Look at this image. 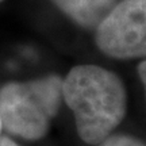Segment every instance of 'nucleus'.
<instances>
[{
  "mask_svg": "<svg viewBox=\"0 0 146 146\" xmlns=\"http://www.w3.org/2000/svg\"><path fill=\"white\" fill-rule=\"evenodd\" d=\"M62 99L72 110L78 137L99 145L123 120L127 92L115 73L96 65H78L62 80Z\"/></svg>",
  "mask_w": 146,
  "mask_h": 146,
  "instance_id": "nucleus-1",
  "label": "nucleus"
},
{
  "mask_svg": "<svg viewBox=\"0 0 146 146\" xmlns=\"http://www.w3.org/2000/svg\"><path fill=\"white\" fill-rule=\"evenodd\" d=\"M62 100V78L57 74L0 89V120L5 130L35 141L46 135Z\"/></svg>",
  "mask_w": 146,
  "mask_h": 146,
  "instance_id": "nucleus-2",
  "label": "nucleus"
},
{
  "mask_svg": "<svg viewBox=\"0 0 146 146\" xmlns=\"http://www.w3.org/2000/svg\"><path fill=\"white\" fill-rule=\"evenodd\" d=\"M95 41L114 58L143 57L146 53V0H122L102 19Z\"/></svg>",
  "mask_w": 146,
  "mask_h": 146,
  "instance_id": "nucleus-3",
  "label": "nucleus"
},
{
  "mask_svg": "<svg viewBox=\"0 0 146 146\" xmlns=\"http://www.w3.org/2000/svg\"><path fill=\"white\" fill-rule=\"evenodd\" d=\"M74 23L85 29H95L99 25L116 0H52Z\"/></svg>",
  "mask_w": 146,
  "mask_h": 146,
  "instance_id": "nucleus-4",
  "label": "nucleus"
},
{
  "mask_svg": "<svg viewBox=\"0 0 146 146\" xmlns=\"http://www.w3.org/2000/svg\"><path fill=\"white\" fill-rule=\"evenodd\" d=\"M99 146H145L139 139L127 135H112L107 137L104 141H102Z\"/></svg>",
  "mask_w": 146,
  "mask_h": 146,
  "instance_id": "nucleus-5",
  "label": "nucleus"
},
{
  "mask_svg": "<svg viewBox=\"0 0 146 146\" xmlns=\"http://www.w3.org/2000/svg\"><path fill=\"white\" fill-rule=\"evenodd\" d=\"M0 146H19L16 142L10 139L8 137H0Z\"/></svg>",
  "mask_w": 146,
  "mask_h": 146,
  "instance_id": "nucleus-6",
  "label": "nucleus"
},
{
  "mask_svg": "<svg viewBox=\"0 0 146 146\" xmlns=\"http://www.w3.org/2000/svg\"><path fill=\"white\" fill-rule=\"evenodd\" d=\"M138 73H139V77H141L142 83L145 84L146 77H145V62H143V61H142V62L138 65Z\"/></svg>",
  "mask_w": 146,
  "mask_h": 146,
  "instance_id": "nucleus-7",
  "label": "nucleus"
},
{
  "mask_svg": "<svg viewBox=\"0 0 146 146\" xmlns=\"http://www.w3.org/2000/svg\"><path fill=\"white\" fill-rule=\"evenodd\" d=\"M1 129H3V126H1V120H0V133H1Z\"/></svg>",
  "mask_w": 146,
  "mask_h": 146,
  "instance_id": "nucleus-8",
  "label": "nucleus"
},
{
  "mask_svg": "<svg viewBox=\"0 0 146 146\" xmlns=\"http://www.w3.org/2000/svg\"><path fill=\"white\" fill-rule=\"evenodd\" d=\"M1 1H4V0H0V3H1Z\"/></svg>",
  "mask_w": 146,
  "mask_h": 146,
  "instance_id": "nucleus-9",
  "label": "nucleus"
}]
</instances>
